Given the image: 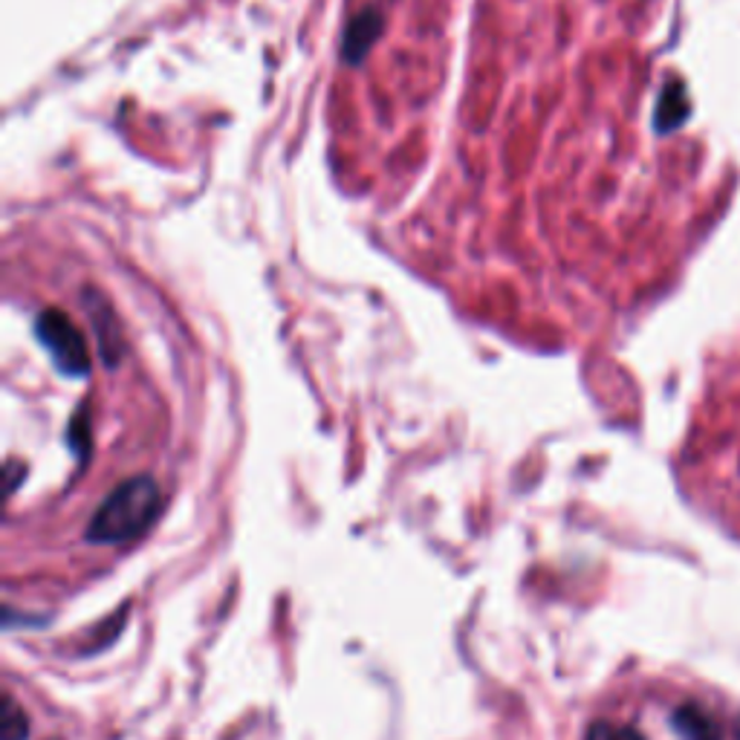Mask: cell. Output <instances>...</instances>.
Returning <instances> with one entry per match:
<instances>
[{
	"label": "cell",
	"mask_w": 740,
	"mask_h": 740,
	"mask_svg": "<svg viewBox=\"0 0 740 740\" xmlns=\"http://www.w3.org/2000/svg\"><path fill=\"white\" fill-rule=\"evenodd\" d=\"M584 740H740V703L691 680H642L601 703Z\"/></svg>",
	"instance_id": "cell-1"
},
{
	"label": "cell",
	"mask_w": 740,
	"mask_h": 740,
	"mask_svg": "<svg viewBox=\"0 0 740 740\" xmlns=\"http://www.w3.org/2000/svg\"><path fill=\"white\" fill-rule=\"evenodd\" d=\"M159 503H163V498H159L157 484L151 477L124 480L119 489L110 492V498L96 512L91 538L102 544L128 541V538L151 527V521L157 518Z\"/></svg>",
	"instance_id": "cell-2"
},
{
	"label": "cell",
	"mask_w": 740,
	"mask_h": 740,
	"mask_svg": "<svg viewBox=\"0 0 740 740\" xmlns=\"http://www.w3.org/2000/svg\"><path fill=\"white\" fill-rule=\"evenodd\" d=\"M35 336L47 347L56 368L67 377H84L91 370V350L84 342L82 330L61 310H44L35 319Z\"/></svg>",
	"instance_id": "cell-3"
},
{
	"label": "cell",
	"mask_w": 740,
	"mask_h": 740,
	"mask_svg": "<svg viewBox=\"0 0 740 740\" xmlns=\"http://www.w3.org/2000/svg\"><path fill=\"white\" fill-rule=\"evenodd\" d=\"M382 15H379L377 9H362L359 15L347 24V33H345V47H342V56H345V61H350V64H359L365 56H368V50L377 44L379 33H382Z\"/></svg>",
	"instance_id": "cell-4"
},
{
	"label": "cell",
	"mask_w": 740,
	"mask_h": 740,
	"mask_svg": "<svg viewBox=\"0 0 740 740\" xmlns=\"http://www.w3.org/2000/svg\"><path fill=\"white\" fill-rule=\"evenodd\" d=\"M691 116V102L689 91H685L683 82H668L666 91L659 93L657 114H654V128L659 133L677 131L680 124Z\"/></svg>",
	"instance_id": "cell-5"
},
{
	"label": "cell",
	"mask_w": 740,
	"mask_h": 740,
	"mask_svg": "<svg viewBox=\"0 0 740 740\" xmlns=\"http://www.w3.org/2000/svg\"><path fill=\"white\" fill-rule=\"evenodd\" d=\"M84 301L91 305V319H93L96 333H99L102 356H105L107 365H114L116 359H119V345H122L116 315L110 313V307H107V301L99 296V293H84Z\"/></svg>",
	"instance_id": "cell-6"
}]
</instances>
